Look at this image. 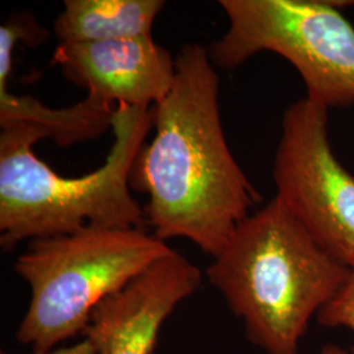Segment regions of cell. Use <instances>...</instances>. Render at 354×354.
<instances>
[{
    "instance_id": "30bf717a",
    "label": "cell",
    "mask_w": 354,
    "mask_h": 354,
    "mask_svg": "<svg viewBox=\"0 0 354 354\" xmlns=\"http://www.w3.org/2000/svg\"><path fill=\"white\" fill-rule=\"evenodd\" d=\"M162 0H66L54 20L59 44H86L152 36Z\"/></svg>"
},
{
    "instance_id": "ba28073f",
    "label": "cell",
    "mask_w": 354,
    "mask_h": 354,
    "mask_svg": "<svg viewBox=\"0 0 354 354\" xmlns=\"http://www.w3.org/2000/svg\"><path fill=\"white\" fill-rule=\"evenodd\" d=\"M67 80L112 106L153 108L172 88L176 58L152 36L59 44L53 55Z\"/></svg>"
},
{
    "instance_id": "7a4b0ae2",
    "label": "cell",
    "mask_w": 354,
    "mask_h": 354,
    "mask_svg": "<svg viewBox=\"0 0 354 354\" xmlns=\"http://www.w3.org/2000/svg\"><path fill=\"white\" fill-rule=\"evenodd\" d=\"M352 268L333 259L279 196L243 219L206 269L209 282L266 354H298L308 323Z\"/></svg>"
},
{
    "instance_id": "277c9868",
    "label": "cell",
    "mask_w": 354,
    "mask_h": 354,
    "mask_svg": "<svg viewBox=\"0 0 354 354\" xmlns=\"http://www.w3.org/2000/svg\"><path fill=\"white\" fill-rule=\"evenodd\" d=\"M174 250L145 228L86 227L32 241L15 263L30 288L16 340L50 352L84 335L95 308Z\"/></svg>"
},
{
    "instance_id": "6da1fadb",
    "label": "cell",
    "mask_w": 354,
    "mask_h": 354,
    "mask_svg": "<svg viewBox=\"0 0 354 354\" xmlns=\"http://www.w3.org/2000/svg\"><path fill=\"white\" fill-rule=\"evenodd\" d=\"M215 68L209 48H181L172 88L152 108L153 138L131 172V187L149 197L152 234L188 239L213 259L261 201L228 147Z\"/></svg>"
},
{
    "instance_id": "9c48e42d",
    "label": "cell",
    "mask_w": 354,
    "mask_h": 354,
    "mask_svg": "<svg viewBox=\"0 0 354 354\" xmlns=\"http://www.w3.org/2000/svg\"><path fill=\"white\" fill-rule=\"evenodd\" d=\"M10 76L0 75V127L26 124L39 127L58 146L95 140L112 129L117 106L87 95L68 108H50L29 95L11 92Z\"/></svg>"
},
{
    "instance_id": "8fae6325",
    "label": "cell",
    "mask_w": 354,
    "mask_h": 354,
    "mask_svg": "<svg viewBox=\"0 0 354 354\" xmlns=\"http://www.w3.org/2000/svg\"><path fill=\"white\" fill-rule=\"evenodd\" d=\"M317 322L324 327H346L354 332V268L342 290L317 313ZM354 353V349H353ZM320 354H351L337 345H324Z\"/></svg>"
},
{
    "instance_id": "52a82bcc",
    "label": "cell",
    "mask_w": 354,
    "mask_h": 354,
    "mask_svg": "<svg viewBox=\"0 0 354 354\" xmlns=\"http://www.w3.org/2000/svg\"><path fill=\"white\" fill-rule=\"evenodd\" d=\"M201 282V270L174 251L104 299L84 337L97 354H153L165 320Z\"/></svg>"
},
{
    "instance_id": "5b68a950",
    "label": "cell",
    "mask_w": 354,
    "mask_h": 354,
    "mask_svg": "<svg viewBox=\"0 0 354 354\" xmlns=\"http://www.w3.org/2000/svg\"><path fill=\"white\" fill-rule=\"evenodd\" d=\"M354 1L221 0L226 33L209 48L216 68L235 70L270 51L304 79L310 100L329 108L354 105V26L340 8Z\"/></svg>"
},
{
    "instance_id": "7c38bea8",
    "label": "cell",
    "mask_w": 354,
    "mask_h": 354,
    "mask_svg": "<svg viewBox=\"0 0 354 354\" xmlns=\"http://www.w3.org/2000/svg\"><path fill=\"white\" fill-rule=\"evenodd\" d=\"M30 354H97V352H96V348L93 346V344L87 339H84L83 342H76L74 345L64 346L59 349H53L50 352H32Z\"/></svg>"
},
{
    "instance_id": "8992f818",
    "label": "cell",
    "mask_w": 354,
    "mask_h": 354,
    "mask_svg": "<svg viewBox=\"0 0 354 354\" xmlns=\"http://www.w3.org/2000/svg\"><path fill=\"white\" fill-rule=\"evenodd\" d=\"M277 196L317 244L354 268V175L328 140V109L308 97L282 117L274 158Z\"/></svg>"
},
{
    "instance_id": "3957f363",
    "label": "cell",
    "mask_w": 354,
    "mask_h": 354,
    "mask_svg": "<svg viewBox=\"0 0 354 354\" xmlns=\"http://www.w3.org/2000/svg\"><path fill=\"white\" fill-rule=\"evenodd\" d=\"M152 127V108H115L114 140L102 167L80 177L53 171L33 152L39 127L0 131V245L73 234L86 227L143 228L145 209L131 196V172Z\"/></svg>"
}]
</instances>
